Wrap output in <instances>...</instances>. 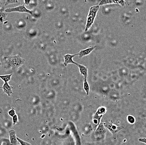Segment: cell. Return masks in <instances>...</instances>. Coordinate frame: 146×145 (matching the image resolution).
Returning a JSON list of instances; mask_svg holds the SVG:
<instances>
[{
    "label": "cell",
    "mask_w": 146,
    "mask_h": 145,
    "mask_svg": "<svg viewBox=\"0 0 146 145\" xmlns=\"http://www.w3.org/2000/svg\"><path fill=\"white\" fill-rule=\"evenodd\" d=\"M25 1V3L26 5H29L30 3L31 0H24Z\"/></svg>",
    "instance_id": "obj_24"
},
{
    "label": "cell",
    "mask_w": 146,
    "mask_h": 145,
    "mask_svg": "<svg viewBox=\"0 0 146 145\" xmlns=\"http://www.w3.org/2000/svg\"><path fill=\"white\" fill-rule=\"evenodd\" d=\"M76 66L79 68V71L81 75H82L84 77V79H87L88 75V68L85 66L80 64L76 63Z\"/></svg>",
    "instance_id": "obj_9"
},
{
    "label": "cell",
    "mask_w": 146,
    "mask_h": 145,
    "mask_svg": "<svg viewBox=\"0 0 146 145\" xmlns=\"http://www.w3.org/2000/svg\"><path fill=\"white\" fill-rule=\"evenodd\" d=\"M15 113H15V110L14 108H12V109H11V110L8 112V114H9V115L10 116L12 117H13L15 115H16Z\"/></svg>",
    "instance_id": "obj_20"
},
{
    "label": "cell",
    "mask_w": 146,
    "mask_h": 145,
    "mask_svg": "<svg viewBox=\"0 0 146 145\" xmlns=\"http://www.w3.org/2000/svg\"><path fill=\"white\" fill-rule=\"evenodd\" d=\"M106 131V130L105 128V126H104V124L101 123L98 126L95 132V135L96 136L102 137V136H104Z\"/></svg>",
    "instance_id": "obj_8"
},
{
    "label": "cell",
    "mask_w": 146,
    "mask_h": 145,
    "mask_svg": "<svg viewBox=\"0 0 146 145\" xmlns=\"http://www.w3.org/2000/svg\"><path fill=\"white\" fill-rule=\"evenodd\" d=\"M115 3L119 4L122 7H124L126 4V2L125 0H114Z\"/></svg>",
    "instance_id": "obj_17"
},
{
    "label": "cell",
    "mask_w": 146,
    "mask_h": 145,
    "mask_svg": "<svg viewBox=\"0 0 146 145\" xmlns=\"http://www.w3.org/2000/svg\"><path fill=\"white\" fill-rule=\"evenodd\" d=\"M10 136V140L11 145H17L18 140L16 137V132L15 130H10L9 131Z\"/></svg>",
    "instance_id": "obj_11"
},
{
    "label": "cell",
    "mask_w": 146,
    "mask_h": 145,
    "mask_svg": "<svg viewBox=\"0 0 146 145\" xmlns=\"http://www.w3.org/2000/svg\"><path fill=\"white\" fill-rule=\"evenodd\" d=\"M12 74L9 75H0V78L2 80L4 81V82H8L9 81L11 80V77L12 76Z\"/></svg>",
    "instance_id": "obj_14"
},
{
    "label": "cell",
    "mask_w": 146,
    "mask_h": 145,
    "mask_svg": "<svg viewBox=\"0 0 146 145\" xmlns=\"http://www.w3.org/2000/svg\"></svg>",
    "instance_id": "obj_26"
},
{
    "label": "cell",
    "mask_w": 146,
    "mask_h": 145,
    "mask_svg": "<svg viewBox=\"0 0 146 145\" xmlns=\"http://www.w3.org/2000/svg\"><path fill=\"white\" fill-rule=\"evenodd\" d=\"M96 48V46H92L89 47V48L84 50H82L80 52H78L79 58H82L90 54Z\"/></svg>",
    "instance_id": "obj_6"
},
{
    "label": "cell",
    "mask_w": 146,
    "mask_h": 145,
    "mask_svg": "<svg viewBox=\"0 0 146 145\" xmlns=\"http://www.w3.org/2000/svg\"><path fill=\"white\" fill-rule=\"evenodd\" d=\"M5 11L7 13L15 12L21 13H28L31 15L33 14V11L28 9L24 5H20L15 7L8 8L5 10Z\"/></svg>",
    "instance_id": "obj_3"
},
{
    "label": "cell",
    "mask_w": 146,
    "mask_h": 145,
    "mask_svg": "<svg viewBox=\"0 0 146 145\" xmlns=\"http://www.w3.org/2000/svg\"><path fill=\"white\" fill-rule=\"evenodd\" d=\"M6 65L4 68L7 69H11L15 70L24 65L25 62V60L22 58L20 56H7L4 58Z\"/></svg>",
    "instance_id": "obj_1"
},
{
    "label": "cell",
    "mask_w": 146,
    "mask_h": 145,
    "mask_svg": "<svg viewBox=\"0 0 146 145\" xmlns=\"http://www.w3.org/2000/svg\"><path fill=\"white\" fill-rule=\"evenodd\" d=\"M139 142L146 144V138H140L139 139Z\"/></svg>",
    "instance_id": "obj_22"
},
{
    "label": "cell",
    "mask_w": 146,
    "mask_h": 145,
    "mask_svg": "<svg viewBox=\"0 0 146 145\" xmlns=\"http://www.w3.org/2000/svg\"><path fill=\"white\" fill-rule=\"evenodd\" d=\"M113 3H115L114 0H102L100 3L99 6H103Z\"/></svg>",
    "instance_id": "obj_15"
},
{
    "label": "cell",
    "mask_w": 146,
    "mask_h": 145,
    "mask_svg": "<svg viewBox=\"0 0 146 145\" xmlns=\"http://www.w3.org/2000/svg\"><path fill=\"white\" fill-rule=\"evenodd\" d=\"M78 53L77 54H74V55H71V54H68L64 55V65L65 66H66L68 64H76V62H74L73 60V58L75 56H78Z\"/></svg>",
    "instance_id": "obj_7"
},
{
    "label": "cell",
    "mask_w": 146,
    "mask_h": 145,
    "mask_svg": "<svg viewBox=\"0 0 146 145\" xmlns=\"http://www.w3.org/2000/svg\"><path fill=\"white\" fill-rule=\"evenodd\" d=\"M3 3H2V2L1 1V0H0V11H3Z\"/></svg>",
    "instance_id": "obj_23"
},
{
    "label": "cell",
    "mask_w": 146,
    "mask_h": 145,
    "mask_svg": "<svg viewBox=\"0 0 146 145\" xmlns=\"http://www.w3.org/2000/svg\"><path fill=\"white\" fill-rule=\"evenodd\" d=\"M12 117H13V124H15L18 122V116L17 115H15Z\"/></svg>",
    "instance_id": "obj_21"
},
{
    "label": "cell",
    "mask_w": 146,
    "mask_h": 145,
    "mask_svg": "<svg viewBox=\"0 0 146 145\" xmlns=\"http://www.w3.org/2000/svg\"><path fill=\"white\" fill-rule=\"evenodd\" d=\"M106 108L103 107H101L98 109L97 113L94 115L93 118V123L94 124V125L96 126V127L99 125L100 120L102 118V115L106 113Z\"/></svg>",
    "instance_id": "obj_4"
},
{
    "label": "cell",
    "mask_w": 146,
    "mask_h": 145,
    "mask_svg": "<svg viewBox=\"0 0 146 145\" xmlns=\"http://www.w3.org/2000/svg\"><path fill=\"white\" fill-rule=\"evenodd\" d=\"M1 62H0V67H1Z\"/></svg>",
    "instance_id": "obj_25"
},
{
    "label": "cell",
    "mask_w": 146,
    "mask_h": 145,
    "mask_svg": "<svg viewBox=\"0 0 146 145\" xmlns=\"http://www.w3.org/2000/svg\"><path fill=\"white\" fill-rule=\"evenodd\" d=\"M105 127H106L113 134H116L123 128V127L118 126L114 124L113 123H110V122L106 125Z\"/></svg>",
    "instance_id": "obj_5"
},
{
    "label": "cell",
    "mask_w": 146,
    "mask_h": 145,
    "mask_svg": "<svg viewBox=\"0 0 146 145\" xmlns=\"http://www.w3.org/2000/svg\"><path fill=\"white\" fill-rule=\"evenodd\" d=\"M83 88L87 95H89L90 93V86L88 84V81L86 79H84V80Z\"/></svg>",
    "instance_id": "obj_13"
},
{
    "label": "cell",
    "mask_w": 146,
    "mask_h": 145,
    "mask_svg": "<svg viewBox=\"0 0 146 145\" xmlns=\"http://www.w3.org/2000/svg\"><path fill=\"white\" fill-rule=\"evenodd\" d=\"M17 138L18 141L21 144V145H31V144H29L28 142H26V141H23L22 140L20 139L19 138L17 137Z\"/></svg>",
    "instance_id": "obj_19"
},
{
    "label": "cell",
    "mask_w": 146,
    "mask_h": 145,
    "mask_svg": "<svg viewBox=\"0 0 146 145\" xmlns=\"http://www.w3.org/2000/svg\"><path fill=\"white\" fill-rule=\"evenodd\" d=\"M0 88H2L3 90V93L7 94L8 96H10L11 94H13L12 89L13 87L9 85L8 82H4L3 86L0 87Z\"/></svg>",
    "instance_id": "obj_10"
},
{
    "label": "cell",
    "mask_w": 146,
    "mask_h": 145,
    "mask_svg": "<svg viewBox=\"0 0 146 145\" xmlns=\"http://www.w3.org/2000/svg\"><path fill=\"white\" fill-rule=\"evenodd\" d=\"M18 3V0H6L5 5L7 6V5L11 4V3Z\"/></svg>",
    "instance_id": "obj_18"
},
{
    "label": "cell",
    "mask_w": 146,
    "mask_h": 145,
    "mask_svg": "<svg viewBox=\"0 0 146 145\" xmlns=\"http://www.w3.org/2000/svg\"><path fill=\"white\" fill-rule=\"evenodd\" d=\"M127 119L128 122L130 124H133L135 123V122H136L135 117L133 116H132V115H128V116H127Z\"/></svg>",
    "instance_id": "obj_16"
},
{
    "label": "cell",
    "mask_w": 146,
    "mask_h": 145,
    "mask_svg": "<svg viewBox=\"0 0 146 145\" xmlns=\"http://www.w3.org/2000/svg\"><path fill=\"white\" fill-rule=\"evenodd\" d=\"M99 8L100 6L99 5H97V6H93L90 9L88 17H87V23L85 26V32H88L94 23L95 17L99 9Z\"/></svg>",
    "instance_id": "obj_2"
},
{
    "label": "cell",
    "mask_w": 146,
    "mask_h": 145,
    "mask_svg": "<svg viewBox=\"0 0 146 145\" xmlns=\"http://www.w3.org/2000/svg\"><path fill=\"white\" fill-rule=\"evenodd\" d=\"M7 15V13L4 12L3 11H0V30L2 28L3 25L4 23V20Z\"/></svg>",
    "instance_id": "obj_12"
}]
</instances>
